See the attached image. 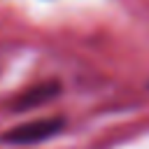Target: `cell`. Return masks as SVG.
Segmentation results:
<instances>
[{
	"instance_id": "7a4b0ae2",
	"label": "cell",
	"mask_w": 149,
	"mask_h": 149,
	"mask_svg": "<svg viewBox=\"0 0 149 149\" xmlns=\"http://www.w3.org/2000/svg\"><path fill=\"white\" fill-rule=\"evenodd\" d=\"M58 93H61V84H58V81H40V84H35V86L21 91V93L9 102V109H12V112H28V109L42 107V105H47L49 100H54Z\"/></svg>"
},
{
	"instance_id": "6da1fadb",
	"label": "cell",
	"mask_w": 149,
	"mask_h": 149,
	"mask_svg": "<svg viewBox=\"0 0 149 149\" xmlns=\"http://www.w3.org/2000/svg\"><path fill=\"white\" fill-rule=\"evenodd\" d=\"M61 130H63V119L61 116H47V119H35V121H28V123H21V126L9 128L2 135V140L7 144L28 147V144L44 142V140L58 135Z\"/></svg>"
}]
</instances>
